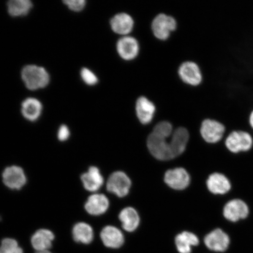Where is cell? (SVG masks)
I'll use <instances>...</instances> for the list:
<instances>
[{"mask_svg":"<svg viewBox=\"0 0 253 253\" xmlns=\"http://www.w3.org/2000/svg\"><path fill=\"white\" fill-rule=\"evenodd\" d=\"M37 253H52L48 251H42V252H37Z\"/></svg>","mask_w":253,"mask_h":253,"instance_id":"32","label":"cell"},{"mask_svg":"<svg viewBox=\"0 0 253 253\" xmlns=\"http://www.w3.org/2000/svg\"><path fill=\"white\" fill-rule=\"evenodd\" d=\"M248 205L240 199H233L227 202L223 209V216L233 222L246 219L249 216Z\"/></svg>","mask_w":253,"mask_h":253,"instance_id":"8","label":"cell"},{"mask_svg":"<svg viewBox=\"0 0 253 253\" xmlns=\"http://www.w3.org/2000/svg\"><path fill=\"white\" fill-rule=\"evenodd\" d=\"M179 75L182 80L192 86H198L202 83V74L200 68L194 62L183 63L179 68Z\"/></svg>","mask_w":253,"mask_h":253,"instance_id":"9","label":"cell"},{"mask_svg":"<svg viewBox=\"0 0 253 253\" xmlns=\"http://www.w3.org/2000/svg\"><path fill=\"white\" fill-rule=\"evenodd\" d=\"M69 136H70V131H69L68 126L65 125L60 126L58 133L59 140L61 141H66Z\"/></svg>","mask_w":253,"mask_h":253,"instance_id":"30","label":"cell"},{"mask_svg":"<svg viewBox=\"0 0 253 253\" xmlns=\"http://www.w3.org/2000/svg\"><path fill=\"white\" fill-rule=\"evenodd\" d=\"M226 146L233 153L248 151L253 145V139L249 132L243 130L231 132L225 141Z\"/></svg>","mask_w":253,"mask_h":253,"instance_id":"3","label":"cell"},{"mask_svg":"<svg viewBox=\"0 0 253 253\" xmlns=\"http://www.w3.org/2000/svg\"><path fill=\"white\" fill-rule=\"evenodd\" d=\"M176 21L171 16L160 14L156 16L152 23L153 34L158 39H169L170 33L176 28Z\"/></svg>","mask_w":253,"mask_h":253,"instance_id":"4","label":"cell"},{"mask_svg":"<svg viewBox=\"0 0 253 253\" xmlns=\"http://www.w3.org/2000/svg\"><path fill=\"white\" fill-rule=\"evenodd\" d=\"M204 243L210 251L222 253L228 249L230 239L229 235L224 231L216 229L205 236Z\"/></svg>","mask_w":253,"mask_h":253,"instance_id":"7","label":"cell"},{"mask_svg":"<svg viewBox=\"0 0 253 253\" xmlns=\"http://www.w3.org/2000/svg\"><path fill=\"white\" fill-rule=\"evenodd\" d=\"M199 244L198 237L191 232H183L175 237V245L179 253H191L192 247Z\"/></svg>","mask_w":253,"mask_h":253,"instance_id":"23","label":"cell"},{"mask_svg":"<svg viewBox=\"0 0 253 253\" xmlns=\"http://www.w3.org/2000/svg\"><path fill=\"white\" fill-rule=\"evenodd\" d=\"M101 239L107 248L118 249L125 242L123 233L116 227L107 226L104 227L100 233Z\"/></svg>","mask_w":253,"mask_h":253,"instance_id":"13","label":"cell"},{"mask_svg":"<svg viewBox=\"0 0 253 253\" xmlns=\"http://www.w3.org/2000/svg\"><path fill=\"white\" fill-rule=\"evenodd\" d=\"M109 202L105 195L93 194L88 197L85 209L87 212L91 215H100L108 210Z\"/></svg>","mask_w":253,"mask_h":253,"instance_id":"18","label":"cell"},{"mask_svg":"<svg viewBox=\"0 0 253 253\" xmlns=\"http://www.w3.org/2000/svg\"><path fill=\"white\" fill-rule=\"evenodd\" d=\"M117 50L120 57L126 61L134 59L139 52V44L134 37L125 36L117 43Z\"/></svg>","mask_w":253,"mask_h":253,"instance_id":"12","label":"cell"},{"mask_svg":"<svg viewBox=\"0 0 253 253\" xmlns=\"http://www.w3.org/2000/svg\"><path fill=\"white\" fill-rule=\"evenodd\" d=\"M207 186L210 191L215 195H224L231 189V183L223 174L213 173L207 180Z\"/></svg>","mask_w":253,"mask_h":253,"instance_id":"14","label":"cell"},{"mask_svg":"<svg viewBox=\"0 0 253 253\" xmlns=\"http://www.w3.org/2000/svg\"><path fill=\"white\" fill-rule=\"evenodd\" d=\"M131 182L129 177L122 171L114 172L107 182V189L119 197H125L128 194Z\"/></svg>","mask_w":253,"mask_h":253,"instance_id":"6","label":"cell"},{"mask_svg":"<svg viewBox=\"0 0 253 253\" xmlns=\"http://www.w3.org/2000/svg\"><path fill=\"white\" fill-rule=\"evenodd\" d=\"M42 110V104L35 98H28L22 103L21 113L25 119L31 122L36 121L40 118Z\"/></svg>","mask_w":253,"mask_h":253,"instance_id":"21","label":"cell"},{"mask_svg":"<svg viewBox=\"0 0 253 253\" xmlns=\"http://www.w3.org/2000/svg\"><path fill=\"white\" fill-rule=\"evenodd\" d=\"M135 110L140 122L143 125H147L154 118L156 106L147 97H140L136 103Z\"/></svg>","mask_w":253,"mask_h":253,"instance_id":"15","label":"cell"},{"mask_svg":"<svg viewBox=\"0 0 253 253\" xmlns=\"http://www.w3.org/2000/svg\"><path fill=\"white\" fill-rule=\"evenodd\" d=\"M164 180L169 187L175 190H183L188 187L190 176L184 169L178 168L168 170Z\"/></svg>","mask_w":253,"mask_h":253,"instance_id":"11","label":"cell"},{"mask_svg":"<svg viewBox=\"0 0 253 253\" xmlns=\"http://www.w3.org/2000/svg\"><path fill=\"white\" fill-rule=\"evenodd\" d=\"M189 140L187 129L183 127L177 128L173 132L170 138V145L173 158L182 154L185 151Z\"/></svg>","mask_w":253,"mask_h":253,"instance_id":"16","label":"cell"},{"mask_svg":"<svg viewBox=\"0 0 253 253\" xmlns=\"http://www.w3.org/2000/svg\"><path fill=\"white\" fill-rule=\"evenodd\" d=\"M2 180L4 184L12 189H20L27 182L23 169L17 166L7 168L3 172Z\"/></svg>","mask_w":253,"mask_h":253,"instance_id":"10","label":"cell"},{"mask_svg":"<svg viewBox=\"0 0 253 253\" xmlns=\"http://www.w3.org/2000/svg\"><path fill=\"white\" fill-rule=\"evenodd\" d=\"M110 25L115 33L126 36L133 29L134 20L130 15L122 12L114 16L110 21Z\"/></svg>","mask_w":253,"mask_h":253,"instance_id":"17","label":"cell"},{"mask_svg":"<svg viewBox=\"0 0 253 253\" xmlns=\"http://www.w3.org/2000/svg\"><path fill=\"white\" fill-rule=\"evenodd\" d=\"M249 123L250 126L253 129V109L249 115Z\"/></svg>","mask_w":253,"mask_h":253,"instance_id":"31","label":"cell"},{"mask_svg":"<svg viewBox=\"0 0 253 253\" xmlns=\"http://www.w3.org/2000/svg\"><path fill=\"white\" fill-rule=\"evenodd\" d=\"M63 2L69 9L75 12L83 10L86 5V1L84 0H65Z\"/></svg>","mask_w":253,"mask_h":253,"instance_id":"29","label":"cell"},{"mask_svg":"<svg viewBox=\"0 0 253 253\" xmlns=\"http://www.w3.org/2000/svg\"><path fill=\"white\" fill-rule=\"evenodd\" d=\"M21 77L25 86L31 90L45 87L50 81L45 69L37 65L25 66L21 72Z\"/></svg>","mask_w":253,"mask_h":253,"instance_id":"1","label":"cell"},{"mask_svg":"<svg viewBox=\"0 0 253 253\" xmlns=\"http://www.w3.org/2000/svg\"><path fill=\"white\" fill-rule=\"evenodd\" d=\"M55 236L49 230L40 229L31 238V244L37 252L48 251L51 248Z\"/></svg>","mask_w":253,"mask_h":253,"instance_id":"20","label":"cell"},{"mask_svg":"<svg viewBox=\"0 0 253 253\" xmlns=\"http://www.w3.org/2000/svg\"><path fill=\"white\" fill-rule=\"evenodd\" d=\"M72 234L75 241L84 244H90L93 240V229L87 223L81 222L75 224L73 229Z\"/></svg>","mask_w":253,"mask_h":253,"instance_id":"24","label":"cell"},{"mask_svg":"<svg viewBox=\"0 0 253 253\" xmlns=\"http://www.w3.org/2000/svg\"><path fill=\"white\" fill-rule=\"evenodd\" d=\"M82 79L88 85H94L98 82V79L93 72L87 68H83L81 72Z\"/></svg>","mask_w":253,"mask_h":253,"instance_id":"28","label":"cell"},{"mask_svg":"<svg viewBox=\"0 0 253 253\" xmlns=\"http://www.w3.org/2000/svg\"><path fill=\"white\" fill-rule=\"evenodd\" d=\"M84 187L90 192L98 191L103 184V177L97 167H91L88 171L81 176Z\"/></svg>","mask_w":253,"mask_h":253,"instance_id":"19","label":"cell"},{"mask_svg":"<svg viewBox=\"0 0 253 253\" xmlns=\"http://www.w3.org/2000/svg\"><path fill=\"white\" fill-rule=\"evenodd\" d=\"M153 132L161 137L168 138L172 134V126L169 122H161L155 126Z\"/></svg>","mask_w":253,"mask_h":253,"instance_id":"27","label":"cell"},{"mask_svg":"<svg viewBox=\"0 0 253 253\" xmlns=\"http://www.w3.org/2000/svg\"><path fill=\"white\" fill-rule=\"evenodd\" d=\"M225 131V126L216 120L207 119L204 120L202 123V137L209 143H216L220 141L223 137Z\"/></svg>","mask_w":253,"mask_h":253,"instance_id":"5","label":"cell"},{"mask_svg":"<svg viewBox=\"0 0 253 253\" xmlns=\"http://www.w3.org/2000/svg\"><path fill=\"white\" fill-rule=\"evenodd\" d=\"M166 138L161 137L154 132L148 136L147 147L153 156L159 160L173 159L170 142Z\"/></svg>","mask_w":253,"mask_h":253,"instance_id":"2","label":"cell"},{"mask_svg":"<svg viewBox=\"0 0 253 253\" xmlns=\"http://www.w3.org/2000/svg\"><path fill=\"white\" fill-rule=\"evenodd\" d=\"M0 253H24V252L15 240L8 238L2 240Z\"/></svg>","mask_w":253,"mask_h":253,"instance_id":"26","label":"cell"},{"mask_svg":"<svg viewBox=\"0 0 253 253\" xmlns=\"http://www.w3.org/2000/svg\"><path fill=\"white\" fill-rule=\"evenodd\" d=\"M33 7V2L30 0H11L7 3L8 13L12 17L26 15Z\"/></svg>","mask_w":253,"mask_h":253,"instance_id":"25","label":"cell"},{"mask_svg":"<svg viewBox=\"0 0 253 253\" xmlns=\"http://www.w3.org/2000/svg\"><path fill=\"white\" fill-rule=\"evenodd\" d=\"M119 219L123 229L128 232H134L140 224V217L134 208L128 207L122 210L119 214Z\"/></svg>","mask_w":253,"mask_h":253,"instance_id":"22","label":"cell"}]
</instances>
